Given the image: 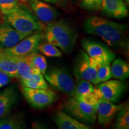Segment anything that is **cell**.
Listing matches in <instances>:
<instances>
[{
    "instance_id": "cell-11",
    "label": "cell",
    "mask_w": 129,
    "mask_h": 129,
    "mask_svg": "<svg viewBox=\"0 0 129 129\" xmlns=\"http://www.w3.org/2000/svg\"><path fill=\"white\" fill-rule=\"evenodd\" d=\"M31 34L19 31L4 22L0 23V49L13 47Z\"/></svg>"
},
{
    "instance_id": "cell-26",
    "label": "cell",
    "mask_w": 129,
    "mask_h": 129,
    "mask_svg": "<svg viewBox=\"0 0 129 129\" xmlns=\"http://www.w3.org/2000/svg\"><path fill=\"white\" fill-rule=\"evenodd\" d=\"M112 78L110 63H104L100 64L98 70L97 78L99 83L106 81Z\"/></svg>"
},
{
    "instance_id": "cell-5",
    "label": "cell",
    "mask_w": 129,
    "mask_h": 129,
    "mask_svg": "<svg viewBox=\"0 0 129 129\" xmlns=\"http://www.w3.org/2000/svg\"><path fill=\"white\" fill-rule=\"evenodd\" d=\"M45 78L52 87L73 96L75 83L69 72L64 68L56 67L44 74Z\"/></svg>"
},
{
    "instance_id": "cell-13",
    "label": "cell",
    "mask_w": 129,
    "mask_h": 129,
    "mask_svg": "<svg viewBox=\"0 0 129 129\" xmlns=\"http://www.w3.org/2000/svg\"><path fill=\"white\" fill-rule=\"evenodd\" d=\"M122 106V105H116L104 99H99L96 104V115L100 124H109Z\"/></svg>"
},
{
    "instance_id": "cell-22",
    "label": "cell",
    "mask_w": 129,
    "mask_h": 129,
    "mask_svg": "<svg viewBox=\"0 0 129 129\" xmlns=\"http://www.w3.org/2000/svg\"><path fill=\"white\" fill-rule=\"evenodd\" d=\"M114 124V128H129V107L128 104L122 105V108L118 112Z\"/></svg>"
},
{
    "instance_id": "cell-6",
    "label": "cell",
    "mask_w": 129,
    "mask_h": 129,
    "mask_svg": "<svg viewBox=\"0 0 129 129\" xmlns=\"http://www.w3.org/2000/svg\"><path fill=\"white\" fill-rule=\"evenodd\" d=\"M64 108L72 117L85 124H93L96 120V106L85 104L75 97L64 102Z\"/></svg>"
},
{
    "instance_id": "cell-9",
    "label": "cell",
    "mask_w": 129,
    "mask_h": 129,
    "mask_svg": "<svg viewBox=\"0 0 129 129\" xmlns=\"http://www.w3.org/2000/svg\"><path fill=\"white\" fill-rule=\"evenodd\" d=\"M44 38L42 32L32 34L25 37L13 47L2 49L3 51L12 56H22L35 52Z\"/></svg>"
},
{
    "instance_id": "cell-28",
    "label": "cell",
    "mask_w": 129,
    "mask_h": 129,
    "mask_svg": "<svg viewBox=\"0 0 129 129\" xmlns=\"http://www.w3.org/2000/svg\"><path fill=\"white\" fill-rule=\"evenodd\" d=\"M19 5L18 0H0V11L2 14L10 12Z\"/></svg>"
},
{
    "instance_id": "cell-3",
    "label": "cell",
    "mask_w": 129,
    "mask_h": 129,
    "mask_svg": "<svg viewBox=\"0 0 129 129\" xmlns=\"http://www.w3.org/2000/svg\"><path fill=\"white\" fill-rule=\"evenodd\" d=\"M44 36L47 41L60 48L66 54L72 51L77 38L76 32L63 20L47 24Z\"/></svg>"
},
{
    "instance_id": "cell-19",
    "label": "cell",
    "mask_w": 129,
    "mask_h": 129,
    "mask_svg": "<svg viewBox=\"0 0 129 129\" xmlns=\"http://www.w3.org/2000/svg\"><path fill=\"white\" fill-rule=\"evenodd\" d=\"M112 77L116 80H124L129 77V66L128 63L120 58L113 60L111 67Z\"/></svg>"
},
{
    "instance_id": "cell-2",
    "label": "cell",
    "mask_w": 129,
    "mask_h": 129,
    "mask_svg": "<svg viewBox=\"0 0 129 129\" xmlns=\"http://www.w3.org/2000/svg\"><path fill=\"white\" fill-rule=\"evenodd\" d=\"M3 15L4 23L23 33L34 34L45 30L43 23L25 5L19 4L14 9Z\"/></svg>"
},
{
    "instance_id": "cell-18",
    "label": "cell",
    "mask_w": 129,
    "mask_h": 129,
    "mask_svg": "<svg viewBox=\"0 0 129 129\" xmlns=\"http://www.w3.org/2000/svg\"><path fill=\"white\" fill-rule=\"evenodd\" d=\"M0 70L12 78H19L17 67L13 57L4 52L2 49H0Z\"/></svg>"
},
{
    "instance_id": "cell-20",
    "label": "cell",
    "mask_w": 129,
    "mask_h": 129,
    "mask_svg": "<svg viewBox=\"0 0 129 129\" xmlns=\"http://www.w3.org/2000/svg\"><path fill=\"white\" fill-rule=\"evenodd\" d=\"M22 86L30 88H48V84L43 74H32L28 79L20 80Z\"/></svg>"
},
{
    "instance_id": "cell-29",
    "label": "cell",
    "mask_w": 129,
    "mask_h": 129,
    "mask_svg": "<svg viewBox=\"0 0 129 129\" xmlns=\"http://www.w3.org/2000/svg\"><path fill=\"white\" fill-rule=\"evenodd\" d=\"M75 98H77V99H78L79 101L83 102L84 103L93 106H96L97 103H98V101H99V99L97 98L96 96L93 93V92L81 95V96L78 97H75Z\"/></svg>"
},
{
    "instance_id": "cell-10",
    "label": "cell",
    "mask_w": 129,
    "mask_h": 129,
    "mask_svg": "<svg viewBox=\"0 0 129 129\" xmlns=\"http://www.w3.org/2000/svg\"><path fill=\"white\" fill-rule=\"evenodd\" d=\"M82 46L88 56L100 64L110 63L115 57L114 53L98 42L83 40Z\"/></svg>"
},
{
    "instance_id": "cell-32",
    "label": "cell",
    "mask_w": 129,
    "mask_h": 129,
    "mask_svg": "<svg viewBox=\"0 0 129 129\" xmlns=\"http://www.w3.org/2000/svg\"><path fill=\"white\" fill-rule=\"evenodd\" d=\"M19 1V4L22 5H25L26 3H28V0H18Z\"/></svg>"
},
{
    "instance_id": "cell-21",
    "label": "cell",
    "mask_w": 129,
    "mask_h": 129,
    "mask_svg": "<svg viewBox=\"0 0 129 129\" xmlns=\"http://www.w3.org/2000/svg\"><path fill=\"white\" fill-rule=\"evenodd\" d=\"M0 129L26 128L25 122L21 117L17 116L4 117L0 119Z\"/></svg>"
},
{
    "instance_id": "cell-12",
    "label": "cell",
    "mask_w": 129,
    "mask_h": 129,
    "mask_svg": "<svg viewBox=\"0 0 129 129\" xmlns=\"http://www.w3.org/2000/svg\"><path fill=\"white\" fill-rule=\"evenodd\" d=\"M28 4L38 20L43 23L48 24L57 18V10L46 2L42 0H28Z\"/></svg>"
},
{
    "instance_id": "cell-15",
    "label": "cell",
    "mask_w": 129,
    "mask_h": 129,
    "mask_svg": "<svg viewBox=\"0 0 129 129\" xmlns=\"http://www.w3.org/2000/svg\"><path fill=\"white\" fill-rule=\"evenodd\" d=\"M59 129H90L89 125L80 121L62 111H57L52 117Z\"/></svg>"
},
{
    "instance_id": "cell-33",
    "label": "cell",
    "mask_w": 129,
    "mask_h": 129,
    "mask_svg": "<svg viewBox=\"0 0 129 129\" xmlns=\"http://www.w3.org/2000/svg\"><path fill=\"white\" fill-rule=\"evenodd\" d=\"M125 1V3H126L127 6H128L129 5V0H124Z\"/></svg>"
},
{
    "instance_id": "cell-14",
    "label": "cell",
    "mask_w": 129,
    "mask_h": 129,
    "mask_svg": "<svg viewBox=\"0 0 129 129\" xmlns=\"http://www.w3.org/2000/svg\"><path fill=\"white\" fill-rule=\"evenodd\" d=\"M101 9L106 16L121 19L127 17L128 11L124 0H103Z\"/></svg>"
},
{
    "instance_id": "cell-1",
    "label": "cell",
    "mask_w": 129,
    "mask_h": 129,
    "mask_svg": "<svg viewBox=\"0 0 129 129\" xmlns=\"http://www.w3.org/2000/svg\"><path fill=\"white\" fill-rule=\"evenodd\" d=\"M83 28L86 33L98 36L113 48L128 50L127 26L125 24L92 16L84 21Z\"/></svg>"
},
{
    "instance_id": "cell-30",
    "label": "cell",
    "mask_w": 129,
    "mask_h": 129,
    "mask_svg": "<svg viewBox=\"0 0 129 129\" xmlns=\"http://www.w3.org/2000/svg\"><path fill=\"white\" fill-rule=\"evenodd\" d=\"M12 77L0 70V88L4 87L12 81Z\"/></svg>"
},
{
    "instance_id": "cell-24",
    "label": "cell",
    "mask_w": 129,
    "mask_h": 129,
    "mask_svg": "<svg viewBox=\"0 0 129 129\" xmlns=\"http://www.w3.org/2000/svg\"><path fill=\"white\" fill-rule=\"evenodd\" d=\"M38 50L47 57H60L62 56V52L57 47L47 41L42 42L38 46Z\"/></svg>"
},
{
    "instance_id": "cell-23",
    "label": "cell",
    "mask_w": 129,
    "mask_h": 129,
    "mask_svg": "<svg viewBox=\"0 0 129 129\" xmlns=\"http://www.w3.org/2000/svg\"><path fill=\"white\" fill-rule=\"evenodd\" d=\"M94 87L92 84L88 81L78 78H76V83H75L74 97H78L81 95L92 93Z\"/></svg>"
},
{
    "instance_id": "cell-25",
    "label": "cell",
    "mask_w": 129,
    "mask_h": 129,
    "mask_svg": "<svg viewBox=\"0 0 129 129\" xmlns=\"http://www.w3.org/2000/svg\"><path fill=\"white\" fill-rule=\"evenodd\" d=\"M30 60L34 67L40 73L44 75L47 68V62L46 57L35 51L30 54Z\"/></svg>"
},
{
    "instance_id": "cell-7",
    "label": "cell",
    "mask_w": 129,
    "mask_h": 129,
    "mask_svg": "<svg viewBox=\"0 0 129 129\" xmlns=\"http://www.w3.org/2000/svg\"><path fill=\"white\" fill-rule=\"evenodd\" d=\"M22 91L26 101L36 109H43L50 105L57 98L56 93L49 88H30L22 86Z\"/></svg>"
},
{
    "instance_id": "cell-8",
    "label": "cell",
    "mask_w": 129,
    "mask_h": 129,
    "mask_svg": "<svg viewBox=\"0 0 129 129\" xmlns=\"http://www.w3.org/2000/svg\"><path fill=\"white\" fill-rule=\"evenodd\" d=\"M125 90V83L122 80H108L100 83L93 93L99 99L116 103L120 101Z\"/></svg>"
},
{
    "instance_id": "cell-31",
    "label": "cell",
    "mask_w": 129,
    "mask_h": 129,
    "mask_svg": "<svg viewBox=\"0 0 129 129\" xmlns=\"http://www.w3.org/2000/svg\"><path fill=\"white\" fill-rule=\"evenodd\" d=\"M44 2L51 3V4H59V3L63 2L65 0H42Z\"/></svg>"
},
{
    "instance_id": "cell-27",
    "label": "cell",
    "mask_w": 129,
    "mask_h": 129,
    "mask_svg": "<svg viewBox=\"0 0 129 129\" xmlns=\"http://www.w3.org/2000/svg\"><path fill=\"white\" fill-rule=\"evenodd\" d=\"M103 0H82L81 6L84 9L90 11H98L101 9Z\"/></svg>"
},
{
    "instance_id": "cell-16",
    "label": "cell",
    "mask_w": 129,
    "mask_h": 129,
    "mask_svg": "<svg viewBox=\"0 0 129 129\" xmlns=\"http://www.w3.org/2000/svg\"><path fill=\"white\" fill-rule=\"evenodd\" d=\"M13 57L16 62L20 80L28 79L32 74H41L32 65L30 54L22 56H13Z\"/></svg>"
},
{
    "instance_id": "cell-34",
    "label": "cell",
    "mask_w": 129,
    "mask_h": 129,
    "mask_svg": "<svg viewBox=\"0 0 129 129\" xmlns=\"http://www.w3.org/2000/svg\"><path fill=\"white\" fill-rule=\"evenodd\" d=\"M1 14H2V13H1V11H0V17H1Z\"/></svg>"
},
{
    "instance_id": "cell-17",
    "label": "cell",
    "mask_w": 129,
    "mask_h": 129,
    "mask_svg": "<svg viewBox=\"0 0 129 129\" xmlns=\"http://www.w3.org/2000/svg\"><path fill=\"white\" fill-rule=\"evenodd\" d=\"M17 94L13 87L0 92V119L6 117L17 101Z\"/></svg>"
},
{
    "instance_id": "cell-4",
    "label": "cell",
    "mask_w": 129,
    "mask_h": 129,
    "mask_svg": "<svg viewBox=\"0 0 129 129\" xmlns=\"http://www.w3.org/2000/svg\"><path fill=\"white\" fill-rule=\"evenodd\" d=\"M99 63L90 58L85 51L78 54L74 67V73L76 78L83 79L94 85L99 84L97 78Z\"/></svg>"
}]
</instances>
